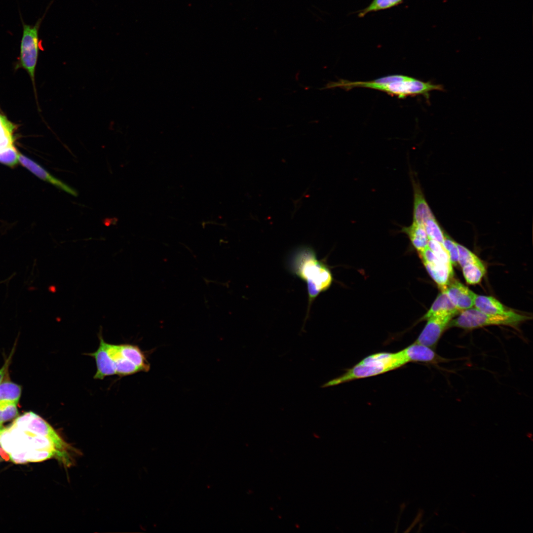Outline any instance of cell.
<instances>
[{
    "mask_svg": "<svg viewBox=\"0 0 533 533\" xmlns=\"http://www.w3.org/2000/svg\"><path fill=\"white\" fill-rule=\"evenodd\" d=\"M423 227L428 239L437 241L443 245L444 233L435 217L428 219Z\"/></svg>",
    "mask_w": 533,
    "mask_h": 533,
    "instance_id": "cell-23",
    "label": "cell"
},
{
    "mask_svg": "<svg viewBox=\"0 0 533 533\" xmlns=\"http://www.w3.org/2000/svg\"><path fill=\"white\" fill-rule=\"evenodd\" d=\"M99 339L100 344L97 350L87 354L93 357L96 361L97 372L94 378L103 380L107 376L116 374V371L114 362L107 351V343L101 335H100Z\"/></svg>",
    "mask_w": 533,
    "mask_h": 533,
    "instance_id": "cell-12",
    "label": "cell"
},
{
    "mask_svg": "<svg viewBox=\"0 0 533 533\" xmlns=\"http://www.w3.org/2000/svg\"><path fill=\"white\" fill-rule=\"evenodd\" d=\"M14 348H13L11 351L8 358L5 360L4 364L0 369V384L3 381L4 378L8 371V369L11 363L12 357L14 353Z\"/></svg>",
    "mask_w": 533,
    "mask_h": 533,
    "instance_id": "cell-29",
    "label": "cell"
},
{
    "mask_svg": "<svg viewBox=\"0 0 533 533\" xmlns=\"http://www.w3.org/2000/svg\"><path fill=\"white\" fill-rule=\"evenodd\" d=\"M288 268L292 274L306 284L308 294L307 317L313 301L331 286L332 274L323 261L318 259L315 250L307 245L299 246L292 252L288 259Z\"/></svg>",
    "mask_w": 533,
    "mask_h": 533,
    "instance_id": "cell-2",
    "label": "cell"
},
{
    "mask_svg": "<svg viewBox=\"0 0 533 533\" xmlns=\"http://www.w3.org/2000/svg\"><path fill=\"white\" fill-rule=\"evenodd\" d=\"M106 346L108 354L114 362L116 375L123 376L141 372L138 367L122 356L118 345L106 343Z\"/></svg>",
    "mask_w": 533,
    "mask_h": 533,
    "instance_id": "cell-16",
    "label": "cell"
},
{
    "mask_svg": "<svg viewBox=\"0 0 533 533\" xmlns=\"http://www.w3.org/2000/svg\"><path fill=\"white\" fill-rule=\"evenodd\" d=\"M21 392L22 388L19 385L10 381H3L0 384V402L18 403Z\"/></svg>",
    "mask_w": 533,
    "mask_h": 533,
    "instance_id": "cell-20",
    "label": "cell"
},
{
    "mask_svg": "<svg viewBox=\"0 0 533 533\" xmlns=\"http://www.w3.org/2000/svg\"><path fill=\"white\" fill-rule=\"evenodd\" d=\"M460 312L453 305L448 296L444 288L437 296L427 312L422 317V320L435 316L452 315L456 316Z\"/></svg>",
    "mask_w": 533,
    "mask_h": 533,
    "instance_id": "cell-14",
    "label": "cell"
},
{
    "mask_svg": "<svg viewBox=\"0 0 533 533\" xmlns=\"http://www.w3.org/2000/svg\"><path fill=\"white\" fill-rule=\"evenodd\" d=\"M398 368L394 353L381 352L370 355L347 369L341 376L323 384L327 387L353 380L373 377Z\"/></svg>",
    "mask_w": 533,
    "mask_h": 533,
    "instance_id": "cell-4",
    "label": "cell"
},
{
    "mask_svg": "<svg viewBox=\"0 0 533 533\" xmlns=\"http://www.w3.org/2000/svg\"><path fill=\"white\" fill-rule=\"evenodd\" d=\"M461 267L467 283L471 285L480 283L486 272L485 265L471 264Z\"/></svg>",
    "mask_w": 533,
    "mask_h": 533,
    "instance_id": "cell-22",
    "label": "cell"
},
{
    "mask_svg": "<svg viewBox=\"0 0 533 533\" xmlns=\"http://www.w3.org/2000/svg\"><path fill=\"white\" fill-rule=\"evenodd\" d=\"M455 316L445 315L428 318L426 320V325L415 342L435 349L442 334Z\"/></svg>",
    "mask_w": 533,
    "mask_h": 533,
    "instance_id": "cell-8",
    "label": "cell"
},
{
    "mask_svg": "<svg viewBox=\"0 0 533 533\" xmlns=\"http://www.w3.org/2000/svg\"><path fill=\"white\" fill-rule=\"evenodd\" d=\"M38 28V25L32 27L23 24V34L21 44V63L28 72L33 83L39 47Z\"/></svg>",
    "mask_w": 533,
    "mask_h": 533,
    "instance_id": "cell-6",
    "label": "cell"
},
{
    "mask_svg": "<svg viewBox=\"0 0 533 533\" xmlns=\"http://www.w3.org/2000/svg\"><path fill=\"white\" fill-rule=\"evenodd\" d=\"M530 317L514 312L509 315H491L483 313L475 307L461 311L453 319L448 328L456 327L471 330L490 325H505L516 328Z\"/></svg>",
    "mask_w": 533,
    "mask_h": 533,
    "instance_id": "cell-5",
    "label": "cell"
},
{
    "mask_svg": "<svg viewBox=\"0 0 533 533\" xmlns=\"http://www.w3.org/2000/svg\"><path fill=\"white\" fill-rule=\"evenodd\" d=\"M458 251V264L461 267L471 264L484 265L481 260L474 253L464 246L457 243Z\"/></svg>",
    "mask_w": 533,
    "mask_h": 533,
    "instance_id": "cell-25",
    "label": "cell"
},
{
    "mask_svg": "<svg viewBox=\"0 0 533 533\" xmlns=\"http://www.w3.org/2000/svg\"><path fill=\"white\" fill-rule=\"evenodd\" d=\"M474 306L479 311L491 315H509L514 312L492 296L476 294Z\"/></svg>",
    "mask_w": 533,
    "mask_h": 533,
    "instance_id": "cell-15",
    "label": "cell"
},
{
    "mask_svg": "<svg viewBox=\"0 0 533 533\" xmlns=\"http://www.w3.org/2000/svg\"><path fill=\"white\" fill-rule=\"evenodd\" d=\"M15 126L4 116L0 114V151L13 146V133Z\"/></svg>",
    "mask_w": 533,
    "mask_h": 533,
    "instance_id": "cell-21",
    "label": "cell"
},
{
    "mask_svg": "<svg viewBox=\"0 0 533 533\" xmlns=\"http://www.w3.org/2000/svg\"><path fill=\"white\" fill-rule=\"evenodd\" d=\"M404 0H372L364 8L359 10L357 13L359 18H363L369 13L384 10L396 7L404 2Z\"/></svg>",
    "mask_w": 533,
    "mask_h": 533,
    "instance_id": "cell-19",
    "label": "cell"
},
{
    "mask_svg": "<svg viewBox=\"0 0 533 533\" xmlns=\"http://www.w3.org/2000/svg\"><path fill=\"white\" fill-rule=\"evenodd\" d=\"M443 245L449 255L452 265L457 266L458 260V251L457 243L444 233Z\"/></svg>",
    "mask_w": 533,
    "mask_h": 533,
    "instance_id": "cell-28",
    "label": "cell"
},
{
    "mask_svg": "<svg viewBox=\"0 0 533 533\" xmlns=\"http://www.w3.org/2000/svg\"><path fill=\"white\" fill-rule=\"evenodd\" d=\"M0 446L8 459L17 464L40 462L55 457L64 465L72 463L71 451L43 434L26 412L0 433ZM4 456V455H3Z\"/></svg>",
    "mask_w": 533,
    "mask_h": 533,
    "instance_id": "cell-1",
    "label": "cell"
},
{
    "mask_svg": "<svg viewBox=\"0 0 533 533\" xmlns=\"http://www.w3.org/2000/svg\"><path fill=\"white\" fill-rule=\"evenodd\" d=\"M19 162L40 179L53 185L72 195H77L78 193L76 190L53 176L37 163L21 153L19 156Z\"/></svg>",
    "mask_w": 533,
    "mask_h": 533,
    "instance_id": "cell-11",
    "label": "cell"
},
{
    "mask_svg": "<svg viewBox=\"0 0 533 533\" xmlns=\"http://www.w3.org/2000/svg\"><path fill=\"white\" fill-rule=\"evenodd\" d=\"M399 352L406 364L421 362L436 365L449 361L438 354L434 349L415 342Z\"/></svg>",
    "mask_w": 533,
    "mask_h": 533,
    "instance_id": "cell-9",
    "label": "cell"
},
{
    "mask_svg": "<svg viewBox=\"0 0 533 533\" xmlns=\"http://www.w3.org/2000/svg\"><path fill=\"white\" fill-rule=\"evenodd\" d=\"M17 404L12 402H0V427H3V423L17 417L19 414Z\"/></svg>",
    "mask_w": 533,
    "mask_h": 533,
    "instance_id": "cell-24",
    "label": "cell"
},
{
    "mask_svg": "<svg viewBox=\"0 0 533 533\" xmlns=\"http://www.w3.org/2000/svg\"><path fill=\"white\" fill-rule=\"evenodd\" d=\"M3 427H0V433L1 431V430L3 428Z\"/></svg>",
    "mask_w": 533,
    "mask_h": 533,
    "instance_id": "cell-30",
    "label": "cell"
},
{
    "mask_svg": "<svg viewBox=\"0 0 533 533\" xmlns=\"http://www.w3.org/2000/svg\"><path fill=\"white\" fill-rule=\"evenodd\" d=\"M401 232L407 234L418 253L428 246V238L423 226L413 222L410 226L402 228Z\"/></svg>",
    "mask_w": 533,
    "mask_h": 533,
    "instance_id": "cell-18",
    "label": "cell"
},
{
    "mask_svg": "<svg viewBox=\"0 0 533 533\" xmlns=\"http://www.w3.org/2000/svg\"><path fill=\"white\" fill-rule=\"evenodd\" d=\"M428 247L441 261L449 266L453 267L449 255L442 244L436 241L428 239Z\"/></svg>",
    "mask_w": 533,
    "mask_h": 533,
    "instance_id": "cell-27",
    "label": "cell"
},
{
    "mask_svg": "<svg viewBox=\"0 0 533 533\" xmlns=\"http://www.w3.org/2000/svg\"><path fill=\"white\" fill-rule=\"evenodd\" d=\"M20 153L13 146L0 151V163L8 166H14L19 162Z\"/></svg>",
    "mask_w": 533,
    "mask_h": 533,
    "instance_id": "cell-26",
    "label": "cell"
},
{
    "mask_svg": "<svg viewBox=\"0 0 533 533\" xmlns=\"http://www.w3.org/2000/svg\"><path fill=\"white\" fill-rule=\"evenodd\" d=\"M340 87L346 90L353 88L362 87L383 91L399 98L408 96H423L429 99V93L433 90L443 91V85L430 81H423L404 75H389L369 81H350L339 79L328 83L322 89Z\"/></svg>",
    "mask_w": 533,
    "mask_h": 533,
    "instance_id": "cell-3",
    "label": "cell"
},
{
    "mask_svg": "<svg viewBox=\"0 0 533 533\" xmlns=\"http://www.w3.org/2000/svg\"><path fill=\"white\" fill-rule=\"evenodd\" d=\"M443 288L452 303L460 311L473 307L476 294L458 280L452 278Z\"/></svg>",
    "mask_w": 533,
    "mask_h": 533,
    "instance_id": "cell-10",
    "label": "cell"
},
{
    "mask_svg": "<svg viewBox=\"0 0 533 533\" xmlns=\"http://www.w3.org/2000/svg\"><path fill=\"white\" fill-rule=\"evenodd\" d=\"M414 191L413 222L423 226L429 219L434 217L423 194L420 185L411 177Z\"/></svg>",
    "mask_w": 533,
    "mask_h": 533,
    "instance_id": "cell-13",
    "label": "cell"
},
{
    "mask_svg": "<svg viewBox=\"0 0 533 533\" xmlns=\"http://www.w3.org/2000/svg\"><path fill=\"white\" fill-rule=\"evenodd\" d=\"M430 276L440 289L445 287L453 276V267L441 261L428 247L419 253Z\"/></svg>",
    "mask_w": 533,
    "mask_h": 533,
    "instance_id": "cell-7",
    "label": "cell"
},
{
    "mask_svg": "<svg viewBox=\"0 0 533 533\" xmlns=\"http://www.w3.org/2000/svg\"><path fill=\"white\" fill-rule=\"evenodd\" d=\"M118 346L122 356L138 367L141 372L150 370V364L144 353L138 346L129 344H121Z\"/></svg>",
    "mask_w": 533,
    "mask_h": 533,
    "instance_id": "cell-17",
    "label": "cell"
}]
</instances>
